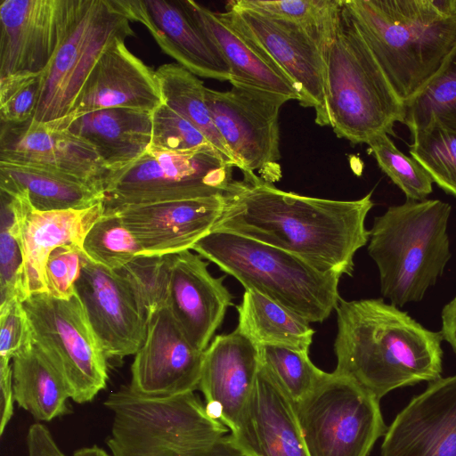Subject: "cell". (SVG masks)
I'll use <instances>...</instances> for the list:
<instances>
[{
    "instance_id": "1",
    "label": "cell",
    "mask_w": 456,
    "mask_h": 456,
    "mask_svg": "<svg viewBox=\"0 0 456 456\" xmlns=\"http://www.w3.org/2000/svg\"><path fill=\"white\" fill-rule=\"evenodd\" d=\"M242 175L224 192L213 231L276 247L322 272L352 275L354 254L370 240L371 192L354 200L314 198L281 191L251 171Z\"/></svg>"
},
{
    "instance_id": "2",
    "label": "cell",
    "mask_w": 456,
    "mask_h": 456,
    "mask_svg": "<svg viewBox=\"0 0 456 456\" xmlns=\"http://www.w3.org/2000/svg\"><path fill=\"white\" fill-rule=\"evenodd\" d=\"M335 373L380 400L388 392L441 378L443 335L382 298L346 301L336 308Z\"/></svg>"
},
{
    "instance_id": "3",
    "label": "cell",
    "mask_w": 456,
    "mask_h": 456,
    "mask_svg": "<svg viewBox=\"0 0 456 456\" xmlns=\"http://www.w3.org/2000/svg\"><path fill=\"white\" fill-rule=\"evenodd\" d=\"M398 99L414 97L456 44V0H344Z\"/></svg>"
},
{
    "instance_id": "4",
    "label": "cell",
    "mask_w": 456,
    "mask_h": 456,
    "mask_svg": "<svg viewBox=\"0 0 456 456\" xmlns=\"http://www.w3.org/2000/svg\"><path fill=\"white\" fill-rule=\"evenodd\" d=\"M104 405L113 415L110 456H245L194 392L148 397L128 386Z\"/></svg>"
},
{
    "instance_id": "5",
    "label": "cell",
    "mask_w": 456,
    "mask_h": 456,
    "mask_svg": "<svg viewBox=\"0 0 456 456\" xmlns=\"http://www.w3.org/2000/svg\"><path fill=\"white\" fill-rule=\"evenodd\" d=\"M451 211L439 200H407L374 218L368 253L379 270L380 292L391 304L421 301L443 275L452 256Z\"/></svg>"
},
{
    "instance_id": "6",
    "label": "cell",
    "mask_w": 456,
    "mask_h": 456,
    "mask_svg": "<svg viewBox=\"0 0 456 456\" xmlns=\"http://www.w3.org/2000/svg\"><path fill=\"white\" fill-rule=\"evenodd\" d=\"M191 249L233 276L245 290L256 291L309 322L326 320L341 298L342 275L245 236L212 231Z\"/></svg>"
},
{
    "instance_id": "7",
    "label": "cell",
    "mask_w": 456,
    "mask_h": 456,
    "mask_svg": "<svg viewBox=\"0 0 456 456\" xmlns=\"http://www.w3.org/2000/svg\"><path fill=\"white\" fill-rule=\"evenodd\" d=\"M324 59L327 106L336 135L357 144L394 134L395 123L403 121V104L345 4Z\"/></svg>"
},
{
    "instance_id": "8",
    "label": "cell",
    "mask_w": 456,
    "mask_h": 456,
    "mask_svg": "<svg viewBox=\"0 0 456 456\" xmlns=\"http://www.w3.org/2000/svg\"><path fill=\"white\" fill-rule=\"evenodd\" d=\"M234 165L216 147L186 151L149 149L135 161L110 172L103 182L106 207L224 195Z\"/></svg>"
},
{
    "instance_id": "9",
    "label": "cell",
    "mask_w": 456,
    "mask_h": 456,
    "mask_svg": "<svg viewBox=\"0 0 456 456\" xmlns=\"http://www.w3.org/2000/svg\"><path fill=\"white\" fill-rule=\"evenodd\" d=\"M134 35L117 0H79L63 41L42 73L32 121L48 123L66 117L102 54Z\"/></svg>"
},
{
    "instance_id": "10",
    "label": "cell",
    "mask_w": 456,
    "mask_h": 456,
    "mask_svg": "<svg viewBox=\"0 0 456 456\" xmlns=\"http://www.w3.org/2000/svg\"><path fill=\"white\" fill-rule=\"evenodd\" d=\"M22 305L33 342L62 378L70 399L93 401L107 384V357L77 294L67 300L32 294Z\"/></svg>"
},
{
    "instance_id": "11",
    "label": "cell",
    "mask_w": 456,
    "mask_h": 456,
    "mask_svg": "<svg viewBox=\"0 0 456 456\" xmlns=\"http://www.w3.org/2000/svg\"><path fill=\"white\" fill-rule=\"evenodd\" d=\"M296 406L310 456H368L387 430L379 400L334 371Z\"/></svg>"
},
{
    "instance_id": "12",
    "label": "cell",
    "mask_w": 456,
    "mask_h": 456,
    "mask_svg": "<svg viewBox=\"0 0 456 456\" xmlns=\"http://www.w3.org/2000/svg\"><path fill=\"white\" fill-rule=\"evenodd\" d=\"M206 102L215 126L242 171H257L273 183L281 176L279 165V113L288 97L241 85L226 91L206 87Z\"/></svg>"
},
{
    "instance_id": "13",
    "label": "cell",
    "mask_w": 456,
    "mask_h": 456,
    "mask_svg": "<svg viewBox=\"0 0 456 456\" xmlns=\"http://www.w3.org/2000/svg\"><path fill=\"white\" fill-rule=\"evenodd\" d=\"M220 16L260 45L286 72L299 104L314 110V121L330 126L327 106L325 50L303 28L229 2Z\"/></svg>"
},
{
    "instance_id": "14",
    "label": "cell",
    "mask_w": 456,
    "mask_h": 456,
    "mask_svg": "<svg viewBox=\"0 0 456 456\" xmlns=\"http://www.w3.org/2000/svg\"><path fill=\"white\" fill-rule=\"evenodd\" d=\"M79 0H4L0 77L40 74L63 41Z\"/></svg>"
},
{
    "instance_id": "15",
    "label": "cell",
    "mask_w": 456,
    "mask_h": 456,
    "mask_svg": "<svg viewBox=\"0 0 456 456\" xmlns=\"http://www.w3.org/2000/svg\"><path fill=\"white\" fill-rule=\"evenodd\" d=\"M75 291L107 359L134 355L145 339L148 317L124 277L84 253Z\"/></svg>"
},
{
    "instance_id": "16",
    "label": "cell",
    "mask_w": 456,
    "mask_h": 456,
    "mask_svg": "<svg viewBox=\"0 0 456 456\" xmlns=\"http://www.w3.org/2000/svg\"><path fill=\"white\" fill-rule=\"evenodd\" d=\"M204 352L188 341L167 305L147 323L145 339L131 365L130 388L148 397H169L199 389Z\"/></svg>"
},
{
    "instance_id": "17",
    "label": "cell",
    "mask_w": 456,
    "mask_h": 456,
    "mask_svg": "<svg viewBox=\"0 0 456 456\" xmlns=\"http://www.w3.org/2000/svg\"><path fill=\"white\" fill-rule=\"evenodd\" d=\"M224 208V195L106 207L117 214L148 256L190 250L213 231Z\"/></svg>"
},
{
    "instance_id": "18",
    "label": "cell",
    "mask_w": 456,
    "mask_h": 456,
    "mask_svg": "<svg viewBox=\"0 0 456 456\" xmlns=\"http://www.w3.org/2000/svg\"><path fill=\"white\" fill-rule=\"evenodd\" d=\"M1 192L11 206L21 248L24 298L48 293L45 265L50 254L65 245L82 248L86 235L105 212L104 201L83 209L39 211L23 195Z\"/></svg>"
},
{
    "instance_id": "19",
    "label": "cell",
    "mask_w": 456,
    "mask_h": 456,
    "mask_svg": "<svg viewBox=\"0 0 456 456\" xmlns=\"http://www.w3.org/2000/svg\"><path fill=\"white\" fill-rule=\"evenodd\" d=\"M130 21L144 25L164 53L195 76L231 80L229 65L182 0H117Z\"/></svg>"
},
{
    "instance_id": "20",
    "label": "cell",
    "mask_w": 456,
    "mask_h": 456,
    "mask_svg": "<svg viewBox=\"0 0 456 456\" xmlns=\"http://www.w3.org/2000/svg\"><path fill=\"white\" fill-rule=\"evenodd\" d=\"M259 369L258 346L238 329L216 336L204 351L199 389L208 413L231 433L240 427Z\"/></svg>"
},
{
    "instance_id": "21",
    "label": "cell",
    "mask_w": 456,
    "mask_h": 456,
    "mask_svg": "<svg viewBox=\"0 0 456 456\" xmlns=\"http://www.w3.org/2000/svg\"><path fill=\"white\" fill-rule=\"evenodd\" d=\"M381 456H456V375L432 381L396 416Z\"/></svg>"
},
{
    "instance_id": "22",
    "label": "cell",
    "mask_w": 456,
    "mask_h": 456,
    "mask_svg": "<svg viewBox=\"0 0 456 456\" xmlns=\"http://www.w3.org/2000/svg\"><path fill=\"white\" fill-rule=\"evenodd\" d=\"M163 103L155 70L145 65L118 41L99 58L70 112L51 121L62 124L99 110L126 108L152 113Z\"/></svg>"
},
{
    "instance_id": "23",
    "label": "cell",
    "mask_w": 456,
    "mask_h": 456,
    "mask_svg": "<svg viewBox=\"0 0 456 456\" xmlns=\"http://www.w3.org/2000/svg\"><path fill=\"white\" fill-rule=\"evenodd\" d=\"M208 263L199 254L184 250L172 256L167 306L188 341L204 352L221 325L232 296L213 277Z\"/></svg>"
},
{
    "instance_id": "24",
    "label": "cell",
    "mask_w": 456,
    "mask_h": 456,
    "mask_svg": "<svg viewBox=\"0 0 456 456\" xmlns=\"http://www.w3.org/2000/svg\"><path fill=\"white\" fill-rule=\"evenodd\" d=\"M230 435L245 456H310L296 403L261 363L240 427Z\"/></svg>"
},
{
    "instance_id": "25",
    "label": "cell",
    "mask_w": 456,
    "mask_h": 456,
    "mask_svg": "<svg viewBox=\"0 0 456 456\" xmlns=\"http://www.w3.org/2000/svg\"><path fill=\"white\" fill-rule=\"evenodd\" d=\"M0 161L51 168L102 186L109 174L90 143L68 130L32 119L1 122Z\"/></svg>"
},
{
    "instance_id": "26",
    "label": "cell",
    "mask_w": 456,
    "mask_h": 456,
    "mask_svg": "<svg viewBox=\"0 0 456 456\" xmlns=\"http://www.w3.org/2000/svg\"><path fill=\"white\" fill-rule=\"evenodd\" d=\"M184 7L215 43L230 67L232 85H241L299 101V94L286 72L256 43L219 14L192 0Z\"/></svg>"
},
{
    "instance_id": "27",
    "label": "cell",
    "mask_w": 456,
    "mask_h": 456,
    "mask_svg": "<svg viewBox=\"0 0 456 456\" xmlns=\"http://www.w3.org/2000/svg\"><path fill=\"white\" fill-rule=\"evenodd\" d=\"M152 113L126 108L104 109L80 115L62 124L48 122L90 143L109 173L139 159L150 147Z\"/></svg>"
},
{
    "instance_id": "28",
    "label": "cell",
    "mask_w": 456,
    "mask_h": 456,
    "mask_svg": "<svg viewBox=\"0 0 456 456\" xmlns=\"http://www.w3.org/2000/svg\"><path fill=\"white\" fill-rule=\"evenodd\" d=\"M0 190L39 211L83 209L104 201L103 186L51 168L0 161Z\"/></svg>"
},
{
    "instance_id": "29",
    "label": "cell",
    "mask_w": 456,
    "mask_h": 456,
    "mask_svg": "<svg viewBox=\"0 0 456 456\" xmlns=\"http://www.w3.org/2000/svg\"><path fill=\"white\" fill-rule=\"evenodd\" d=\"M12 370L15 403L37 422L51 421L69 412L68 388L34 342L13 356Z\"/></svg>"
},
{
    "instance_id": "30",
    "label": "cell",
    "mask_w": 456,
    "mask_h": 456,
    "mask_svg": "<svg viewBox=\"0 0 456 456\" xmlns=\"http://www.w3.org/2000/svg\"><path fill=\"white\" fill-rule=\"evenodd\" d=\"M238 329L258 346L277 345L309 351L310 322L254 290H245L237 306Z\"/></svg>"
},
{
    "instance_id": "31",
    "label": "cell",
    "mask_w": 456,
    "mask_h": 456,
    "mask_svg": "<svg viewBox=\"0 0 456 456\" xmlns=\"http://www.w3.org/2000/svg\"><path fill=\"white\" fill-rule=\"evenodd\" d=\"M163 103L181 114L236 167L234 158L213 121L206 102L203 82L178 63L156 70Z\"/></svg>"
},
{
    "instance_id": "32",
    "label": "cell",
    "mask_w": 456,
    "mask_h": 456,
    "mask_svg": "<svg viewBox=\"0 0 456 456\" xmlns=\"http://www.w3.org/2000/svg\"><path fill=\"white\" fill-rule=\"evenodd\" d=\"M402 123L411 133L430 125L456 130V44L432 78L403 104Z\"/></svg>"
},
{
    "instance_id": "33",
    "label": "cell",
    "mask_w": 456,
    "mask_h": 456,
    "mask_svg": "<svg viewBox=\"0 0 456 456\" xmlns=\"http://www.w3.org/2000/svg\"><path fill=\"white\" fill-rule=\"evenodd\" d=\"M235 6L292 23L309 33L325 52L334 37L344 0H237Z\"/></svg>"
},
{
    "instance_id": "34",
    "label": "cell",
    "mask_w": 456,
    "mask_h": 456,
    "mask_svg": "<svg viewBox=\"0 0 456 456\" xmlns=\"http://www.w3.org/2000/svg\"><path fill=\"white\" fill-rule=\"evenodd\" d=\"M260 363L297 403L328 376L310 360L308 351L277 345L258 346Z\"/></svg>"
},
{
    "instance_id": "35",
    "label": "cell",
    "mask_w": 456,
    "mask_h": 456,
    "mask_svg": "<svg viewBox=\"0 0 456 456\" xmlns=\"http://www.w3.org/2000/svg\"><path fill=\"white\" fill-rule=\"evenodd\" d=\"M82 248L91 261L113 271L143 252L119 216L106 208L86 235Z\"/></svg>"
},
{
    "instance_id": "36",
    "label": "cell",
    "mask_w": 456,
    "mask_h": 456,
    "mask_svg": "<svg viewBox=\"0 0 456 456\" xmlns=\"http://www.w3.org/2000/svg\"><path fill=\"white\" fill-rule=\"evenodd\" d=\"M411 134V156L433 182L456 198V130L430 125Z\"/></svg>"
},
{
    "instance_id": "37",
    "label": "cell",
    "mask_w": 456,
    "mask_h": 456,
    "mask_svg": "<svg viewBox=\"0 0 456 456\" xmlns=\"http://www.w3.org/2000/svg\"><path fill=\"white\" fill-rule=\"evenodd\" d=\"M366 144L379 168L401 189L407 200H427L434 182L415 159L400 151L386 133L373 136Z\"/></svg>"
},
{
    "instance_id": "38",
    "label": "cell",
    "mask_w": 456,
    "mask_h": 456,
    "mask_svg": "<svg viewBox=\"0 0 456 456\" xmlns=\"http://www.w3.org/2000/svg\"><path fill=\"white\" fill-rule=\"evenodd\" d=\"M173 255H139L117 272L127 281L148 320L167 304Z\"/></svg>"
},
{
    "instance_id": "39",
    "label": "cell",
    "mask_w": 456,
    "mask_h": 456,
    "mask_svg": "<svg viewBox=\"0 0 456 456\" xmlns=\"http://www.w3.org/2000/svg\"><path fill=\"white\" fill-rule=\"evenodd\" d=\"M22 268L23 256L13 214L8 199L1 192L0 306L15 299L24 301Z\"/></svg>"
},
{
    "instance_id": "40",
    "label": "cell",
    "mask_w": 456,
    "mask_h": 456,
    "mask_svg": "<svg viewBox=\"0 0 456 456\" xmlns=\"http://www.w3.org/2000/svg\"><path fill=\"white\" fill-rule=\"evenodd\" d=\"M151 117L152 134L150 145L151 148L186 151L213 145L184 117L164 103L152 112Z\"/></svg>"
},
{
    "instance_id": "41",
    "label": "cell",
    "mask_w": 456,
    "mask_h": 456,
    "mask_svg": "<svg viewBox=\"0 0 456 456\" xmlns=\"http://www.w3.org/2000/svg\"><path fill=\"white\" fill-rule=\"evenodd\" d=\"M42 73L0 77V120L21 124L36 112L41 92Z\"/></svg>"
},
{
    "instance_id": "42",
    "label": "cell",
    "mask_w": 456,
    "mask_h": 456,
    "mask_svg": "<svg viewBox=\"0 0 456 456\" xmlns=\"http://www.w3.org/2000/svg\"><path fill=\"white\" fill-rule=\"evenodd\" d=\"M83 248L61 246L49 256L45 265L48 294L58 299H69L76 294L75 284L82 269Z\"/></svg>"
},
{
    "instance_id": "43",
    "label": "cell",
    "mask_w": 456,
    "mask_h": 456,
    "mask_svg": "<svg viewBox=\"0 0 456 456\" xmlns=\"http://www.w3.org/2000/svg\"><path fill=\"white\" fill-rule=\"evenodd\" d=\"M31 342V327L22 301L15 299L0 306V364H11L13 356Z\"/></svg>"
},
{
    "instance_id": "44",
    "label": "cell",
    "mask_w": 456,
    "mask_h": 456,
    "mask_svg": "<svg viewBox=\"0 0 456 456\" xmlns=\"http://www.w3.org/2000/svg\"><path fill=\"white\" fill-rule=\"evenodd\" d=\"M26 444L28 456H66L51 431L41 422H36L28 428Z\"/></svg>"
},
{
    "instance_id": "45",
    "label": "cell",
    "mask_w": 456,
    "mask_h": 456,
    "mask_svg": "<svg viewBox=\"0 0 456 456\" xmlns=\"http://www.w3.org/2000/svg\"><path fill=\"white\" fill-rule=\"evenodd\" d=\"M14 393L11 364H0V435L3 436L14 411Z\"/></svg>"
},
{
    "instance_id": "46",
    "label": "cell",
    "mask_w": 456,
    "mask_h": 456,
    "mask_svg": "<svg viewBox=\"0 0 456 456\" xmlns=\"http://www.w3.org/2000/svg\"><path fill=\"white\" fill-rule=\"evenodd\" d=\"M441 330L444 340L456 354V296L450 300L441 312Z\"/></svg>"
},
{
    "instance_id": "47",
    "label": "cell",
    "mask_w": 456,
    "mask_h": 456,
    "mask_svg": "<svg viewBox=\"0 0 456 456\" xmlns=\"http://www.w3.org/2000/svg\"><path fill=\"white\" fill-rule=\"evenodd\" d=\"M73 456H110L97 445L82 447L74 452Z\"/></svg>"
}]
</instances>
